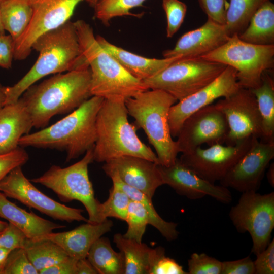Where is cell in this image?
Segmentation results:
<instances>
[{"label": "cell", "mask_w": 274, "mask_h": 274, "mask_svg": "<svg viewBox=\"0 0 274 274\" xmlns=\"http://www.w3.org/2000/svg\"><path fill=\"white\" fill-rule=\"evenodd\" d=\"M106 174L111 179L113 184L121 189L131 200L138 201L143 205L148 214L149 224L158 230L166 240L172 241L178 238L179 233L177 230V224L162 219L155 209L152 198L123 183L115 173L107 172Z\"/></svg>", "instance_id": "484cf974"}, {"label": "cell", "mask_w": 274, "mask_h": 274, "mask_svg": "<svg viewBox=\"0 0 274 274\" xmlns=\"http://www.w3.org/2000/svg\"><path fill=\"white\" fill-rule=\"evenodd\" d=\"M28 159V153L20 146L9 153L0 154V182L12 169L25 164Z\"/></svg>", "instance_id": "ab89813d"}, {"label": "cell", "mask_w": 274, "mask_h": 274, "mask_svg": "<svg viewBox=\"0 0 274 274\" xmlns=\"http://www.w3.org/2000/svg\"><path fill=\"white\" fill-rule=\"evenodd\" d=\"M254 261L249 256L243 258L222 262L221 274H254Z\"/></svg>", "instance_id": "ee69618b"}, {"label": "cell", "mask_w": 274, "mask_h": 274, "mask_svg": "<svg viewBox=\"0 0 274 274\" xmlns=\"http://www.w3.org/2000/svg\"><path fill=\"white\" fill-rule=\"evenodd\" d=\"M229 131L224 115L214 105L194 113L182 124L176 141L179 152L185 153L206 144L225 143Z\"/></svg>", "instance_id": "9a60e30c"}, {"label": "cell", "mask_w": 274, "mask_h": 274, "mask_svg": "<svg viewBox=\"0 0 274 274\" xmlns=\"http://www.w3.org/2000/svg\"><path fill=\"white\" fill-rule=\"evenodd\" d=\"M177 100L159 89H148L125 100L128 115L146 133L153 146L159 164L165 166L173 164L179 153L173 139L169 123V111Z\"/></svg>", "instance_id": "8992f818"}, {"label": "cell", "mask_w": 274, "mask_h": 274, "mask_svg": "<svg viewBox=\"0 0 274 274\" xmlns=\"http://www.w3.org/2000/svg\"><path fill=\"white\" fill-rule=\"evenodd\" d=\"M92 96L89 67L59 73L30 86L20 97L33 127L43 128L55 115L71 113Z\"/></svg>", "instance_id": "6da1fadb"}, {"label": "cell", "mask_w": 274, "mask_h": 274, "mask_svg": "<svg viewBox=\"0 0 274 274\" xmlns=\"http://www.w3.org/2000/svg\"><path fill=\"white\" fill-rule=\"evenodd\" d=\"M93 148L87 151L76 163L63 168L53 165L30 181L51 189L63 202L80 201L88 213V222L98 223L104 221L99 214L100 202L95 197L88 175V166L94 161Z\"/></svg>", "instance_id": "52a82bcc"}, {"label": "cell", "mask_w": 274, "mask_h": 274, "mask_svg": "<svg viewBox=\"0 0 274 274\" xmlns=\"http://www.w3.org/2000/svg\"><path fill=\"white\" fill-rule=\"evenodd\" d=\"M0 191L49 217L68 223L88 222L83 210L67 207L50 198L37 189L24 175L22 166L12 169L1 182Z\"/></svg>", "instance_id": "8fae6325"}, {"label": "cell", "mask_w": 274, "mask_h": 274, "mask_svg": "<svg viewBox=\"0 0 274 274\" xmlns=\"http://www.w3.org/2000/svg\"><path fill=\"white\" fill-rule=\"evenodd\" d=\"M273 158L274 143L254 137L249 150L220 181L221 185L242 193L257 191Z\"/></svg>", "instance_id": "e0dca14e"}, {"label": "cell", "mask_w": 274, "mask_h": 274, "mask_svg": "<svg viewBox=\"0 0 274 274\" xmlns=\"http://www.w3.org/2000/svg\"><path fill=\"white\" fill-rule=\"evenodd\" d=\"M33 127L30 115L22 99L5 105L0 110V154L9 153Z\"/></svg>", "instance_id": "7402d4cb"}, {"label": "cell", "mask_w": 274, "mask_h": 274, "mask_svg": "<svg viewBox=\"0 0 274 274\" xmlns=\"http://www.w3.org/2000/svg\"><path fill=\"white\" fill-rule=\"evenodd\" d=\"M162 6L167 19L166 36L172 38L183 24L187 7L179 0H162Z\"/></svg>", "instance_id": "8d00e7d4"}, {"label": "cell", "mask_w": 274, "mask_h": 274, "mask_svg": "<svg viewBox=\"0 0 274 274\" xmlns=\"http://www.w3.org/2000/svg\"><path fill=\"white\" fill-rule=\"evenodd\" d=\"M86 258L98 274L125 273L123 253L115 251L106 237L101 236L93 244Z\"/></svg>", "instance_id": "83f0119b"}, {"label": "cell", "mask_w": 274, "mask_h": 274, "mask_svg": "<svg viewBox=\"0 0 274 274\" xmlns=\"http://www.w3.org/2000/svg\"><path fill=\"white\" fill-rule=\"evenodd\" d=\"M158 164L145 158L123 156L105 162L102 169L105 173H115L123 183L152 199L156 189L164 185Z\"/></svg>", "instance_id": "d6986e66"}, {"label": "cell", "mask_w": 274, "mask_h": 274, "mask_svg": "<svg viewBox=\"0 0 274 274\" xmlns=\"http://www.w3.org/2000/svg\"><path fill=\"white\" fill-rule=\"evenodd\" d=\"M254 261L256 274L274 273V239L262 251L258 254Z\"/></svg>", "instance_id": "7bdbcfd3"}, {"label": "cell", "mask_w": 274, "mask_h": 274, "mask_svg": "<svg viewBox=\"0 0 274 274\" xmlns=\"http://www.w3.org/2000/svg\"><path fill=\"white\" fill-rule=\"evenodd\" d=\"M158 169L164 184L175 192L189 199L196 200L209 196L223 203L228 204L232 200L231 193L228 188L216 185L198 176L179 158L175 163L165 166L158 164Z\"/></svg>", "instance_id": "ac0fdd59"}, {"label": "cell", "mask_w": 274, "mask_h": 274, "mask_svg": "<svg viewBox=\"0 0 274 274\" xmlns=\"http://www.w3.org/2000/svg\"><path fill=\"white\" fill-rule=\"evenodd\" d=\"M113 226V222L108 219L98 223L87 222L73 230L52 232L32 240H51L60 246L69 256L80 259L87 257L93 244L110 231Z\"/></svg>", "instance_id": "44dd1931"}, {"label": "cell", "mask_w": 274, "mask_h": 274, "mask_svg": "<svg viewBox=\"0 0 274 274\" xmlns=\"http://www.w3.org/2000/svg\"><path fill=\"white\" fill-rule=\"evenodd\" d=\"M5 30H4L3 26L2 25L1 19H0V32H4Z\"/></svg>", "instance_id": "db71d44e"}, {"label": "cell", "mask_w": 274, "mask_h": 274, "mask_svg": "<svg viewBox=\"0 0 274 274\" xmlns=\"http://www.w3.org/2000/svg\"><path fill=\"white\" fill-rule=\"evenodd\" d=\"M214 106L224 115L228 125L226 145H234L250 136L262 140V119L256 98L250 89L241 87Z\"/></svg>", "instance_id": "4fadbf2b"}, {"label": "cell", "mask_w": 274, "mask_h": 274, "mask_svg": "<svg viewBox=\"0 0 274 274\" xmlns=\"http://www.w3.org/2000/svg\"><path fill=\"white\" fill-rule=\"evenodd\" d=\"M0 217L20 230L27 238L33 239L63 228L65 226L43 218L27 212L10 201L0 191Z\"/></svg>", "instance_id": "cb8c5ba5"}, {"label": "cell", "mask_w": 274, "mask_h": 274, "mask_svg": "<svg viewBox=\"0 0 274 274\" xmlns=\"http://www.w3.org/2000/svg\"><path fill=\"white\" fill-rule=\"evenodd\" d=\"M225 24L207 19L200 27L183 34L172 49L164 50V58L200 57L221 46L230 38Z\"/></svg>", "instance_id": "ffe728a7"}, {"label": "cell", "mask_w": 274, "mask_h": 274, "mask_svg": "<svg viewBox=\"0 0 274 274\" xmlns=\"http://www.w3.org/2000/svg\"><path fill=\"white\" fill-rule=\"evenodd\" d=\"M241 87L236 78V71L227 66L221 74L210 83L172 106L168 114L172 136H177L185 120L194 113L211 105L219 98L232 95Z\"/></svg>", "instance_id": "2e32d148"}, {"label": "cell", "mask_w": 274, "mask_h": 274, "mask_svg": "<svg viewBox=\"0 0 274 274\" xmlns=\"http://www.w3.org/2000/svg\"><path fill=\"white\" fill-rule=\"evenodd\" d=\"M268 170L266 174L268 183L272 187H274V163H271L268 165Z\"/></svg>", "instance_id": "681fc988"}, {"label": "cell", "mask_w": 274, "mask_h": 274, "mask_svg": "<svg viewBox=\"0 0 274 274\" xmlns=\"http://www.w3.org/2000/svg\"><path fill=\"white\" fill-rule=\"evenodd\" d=\"M128 115L125 100H104L96 117L94 161L106 162L119 157L132 156L159 164L156 153L139 138L135 127L128 121Z\"/></svg>", "instance_id": "5b68a950"}, {"label": "cell", "mask_w": 274, "mask_h": 274, "mask_svg": "<svg viewBox=\"0 0 274 274\" xmlns=\"http://www.w3.org/2000/svg\"><path fill=\"white\" fill-rule=\"evenodd\" d=\"M146 0H99L94 8V16L105 25L117 17L135 16L130 10L142 6Z\"/></svg>", "instance_id": "d6a6232c"}, {"label": "cell", "mask_w": 274, "mask_h": 274, "mask_svg": "<svg viewBox=\"0 0 274 274\" xmlns=\"http://www.w3.org/2000/svg\"><path fill=\"white\" fill-rule=\"evenodd\" d=\"M83 1L85 0H28L32 17L24 32L15 42L14 59L26 58L37 38L70 20L76 7Z\"/></svg>", "instance_id": "7c38bea8"}, {"label": "cell", "mask_w": 274, "mask_h": 274, "mask_svg": "<svg viewBox=\"0 0 274 274\" xmlns=\"http://www.w3.org/2000/svg\"><path fill=\"white\" fill-rule=\"evenodd\" d=\"M23 248L39 272L63 260L69 256L58 244L49 239H26Z\"/></svg>", "instance_id": "4dcf8cb0"}, {"label": "cell", "mask_w": 274, "mask_h": 274, "mask_svg": "<svg viewBox=\"0 0 274 274\" xmlns=\"http://www.w3.org/2000/svg\"><path fill=\"white\" fill-rule=\"evenodd\" d=\"M125 221L128 228L123 236L126 238L141 243L149 224L148 214L140 202L131 200L128 206Z\"/></svg>", "instance_id": "e575fe53"}, {"label": "cell", "mask_w": 274, "mask_h": 274, "mask_svg": "<svg viewBox=\"0 0 274 274\" xmlns=\"http://www.w3.org/2000/svg\"><path fill=\"white\" fill-rule=\"evenodd\" d=\"M11 251L0 248V274H3L8 256Z\"/></svg>", "instance_id": "c3c4849f"}, {"label": "cell", "mask_w": 274, "mask_h": 274, "mask_svg": "<svg viewBox=\"0 0 274 274\" xmlns=\"http://www.w3.org/2000/svg\"><path fill=\"white\" fill-rule=\"evenodd\" d=\"M130 200L125 192L113 184L108 198L100 203L99 214L102 221L109 217L125 221Z\"/></svg>", "instance_id": "836d02e7"}, {"label": "cell", "mask_w": 274, "mask_h": 274, "mask_svg": "<svg viewBox=\"0 0 274 274\" xmlns=\"http://www.w3.org/2000/svg\"><path fill=\"white\" fill-rule=\"evenodd\" d=\"M3 274H39L24 248L12 250L7 258Z\"/></svg>", "instance_id": "74e56055"}, {"label": "cell", "mask_w": 274, "mask_h": 274, "mask_svg": "<svg viewBox=\"0 0 274 274\" xmlns=\"http://www.w3.org/2000/svg\"><path fill=\"white\" fill-rule=\"evenodd\" d=\"M96 39L99 45L129 73L142 81L154 76L173 62L182 58H147L119 47L99 35L96 37Z\"/></svg>", "instance_id": "603a6c76"}, {"label": "cell", "mask_w": 274, "mask_h": 274, "mask_svg": "<svg viewBox=\"0 0 274 274\" xmlns=\"http://www.w3.org/2000/svg\"><path fill=\"white\" fill-rule=\"evenodd\" d=\"M269 0H229L225 26L230 37L239 35L247 27L256 11Z\"/></svg>", "instance_id": "1f68e13d"}, {"label": "cell", "mask_w": 274, "mask_h": 274, "mask_svg": "<svg viewBox=\"0 0 274 274\" xmlns=\"http://www.w3.org/2000/svg\"><path fill=\"white\" fill-rule=\"evenodd\" d=\"M90 6L94 8L99 0H85Z\"/></svg>", "instance_id": "f5cc1de1"}, {"label": "cell", "mask_w": 274, "mask_h": 274, "mask_svg": "<svg viewBox=\"0 0 274 274\" xmlns=\"http://www.w3.org/2000/svg\"><path fill=\"white\" fill-rule=\"evenodd\" d=\"M266 72L262 75L261 84L250 90L256 98L262 119L263 138L261 141L274 143V81Z\"/></svg>", "instance_id": "f546056e"}, {"label": "cell", "mask_w": 274, "mask_h": 274, "mask_svg": "<svg viewBox=\"0 0 274 274\" xmlns=\"http://www.w3.org/2000/svg\"><path fill=\"white\" fill-rule=\"evenodd\" d=\"M28 0H0V19L14 41L24 32L32 17Z\"/></svg>", "instance_id": "4316f807"}, {"label": "cell", "mask_w": 274, "mask_h": 274, "mask_svg": "<svg viewBox=\"0 0 274 274\" xmlns=\"http://www.w3.org/2000/svg\"><path fill=\"white\" fill-rule=\"evenodd\" d=\"M104 100L92 96L54 124L22 136L19 146L64 151L66 162L77 158L94 146L96 117Z\"/></svg>", "instance_id": "3957f363"}, {"label": "cell", "mask_w": 274, "mask_h": 274, "mask_svg": "<svg viewBox=\"0 0 274 274\" xmlns=\"http://www.w3.org/2000/svg\"><path fill=\"white\" fill-rule=\"evenodd\" d=\"M113 241L119 251L123 253L125 261V274H149L151 248L142 242L115 234Z\"/></svg>", "instance_id": "f1b7e54d"}, {"label": "cell", "mask_w": 274, "mask_h": 274, "mask_svg": "<svg viewBox=\"0 0 274 274\" xmlns=\"http://www.w3.org/2000/svg\"><path fill=\"white\" fill-rule=\"evenodd\" d=\"M5 87L0 85V110L5 106Z\"/></svg>", "instance_id": "f907efd6"}, {"label": "cell", "mask_w": 274, "mask_h": 274, "mask_svg": "<svg viewBox=\"0 0 274 274\" xmlns=\"http://www.w3.org/2000/svg\"><path fill=\"white\" fill-rule=\"evenodd\" d=\"M74 24L82 55L90 70L92 96L125 100L149 89L99 45L89 24L79 20Z\"/></svg>", "instance_id": "277c9868"}, {"label": "cell", "mask_w": 274, "mask_h": 274, "mask_svg": "<svg viewBox=\"0 0 274 274\" xmlns=\"http://www.w3.org/2000/svg\"><path fill=\"white\" fill-rule=\"evenodd\" d=\"M226 66L200 57H182L143 82L149 89L164 91L179 101L210 83Z\"/></svg>", "instance_id": "9c48e42d"}, {"label": "cell", "mask_w": 274, "mask_h": 274, "mask_svg": "<svg viewBox=\"0 0 274 274\" xmlns=\"http://www.w3.org/2000/svg\"><path fill=\"white\" fill-rule=\"evenodd\" d=\"M207 18L220 24H225L228 0H197Z\"/></svg>", "instance_id": "60d3db41"}, {"label": "cell", "mask_w": 274, "mask_h": 274, "mask_svg": "<svg viewBox=\"0 0 274 274\" xmlns=\"http://www.w3.org/2000/svg\"><path fill=\"white\" fill-rule=\"evenodd\" d=\"M15 41L10 35L0 32V67L9 69L14 59Z\"/></svg>", "instance_id": "f6af8a7d"}, {"label": "cell", "mask_w": 274, "mask_h": 274, "mask_svg": "<svg viewBox=\"0 0 274 274\" xmlns=\"http://www.w3.org/2000/svg\"><path fill=\"white\" fill-rule=\"evenodd\" d=\"M188 273L221 274L222 262L206 253H192L188 260Z\"/></svg>", "instance_id": "f35d334b"}, {"label": "cell", "mask_w": 274, "mask_h": 274, "mask_svg": "<svg viewBox=\"0 0 274 274\" xmlns=\"http://www.w3.org/2000/svg\"><path fill=\"white\" fill-rule=\"evenodd\" d=\"M253 138L243 139L234 145L217 144L207 148L199 147L182 153L179 159L198 176L215 184L221 181L246 153Z\"/></svg>", "instance_id": "5bb4252c"}, {"label": "cell", "mask_w": 274, "mask_h": 274, "mask_svg": "<svg viewBox=\"0 0 274 274\" xmlns=\"http://www.w3.org/2000/svg\"><path fill=\"white\" fill-rule=\"evenodd\" d=\"M32 49L38 57L29 71L16 84L5 87V105L16 102L30 86L50 75L87 66L82 55L74 22L70 20L40 36Z\"/></svg>", "instance_id": "7a4b0ae2"}, {"label": "cell", "mask_w": 274, "mask_h": 274, "mask_svg": "<svg viewBox=\"0 0 274 274\" xmlns=\"http://www.w3.org/2000/svg\"><path fill=\"white\" fill-rule=\"evenodd\" d=\"M8 225V223L0 220V234L6 229Z\"/></svg>", "instance_id": "816d5d0a"}, {"label": "cell", "mask_w": 274, "mask_h": 274, "mask_svg": "<svg viewBox=\"0 0 274 274\" xmlns=\"http://www.w3.org/2000/svg\"><path fill=\"white\" fill-rule=\"evenodd\" d=\"M25 235L18 228L8 223V226L0 234V248L12 251L24 247Z\"/></svg>", "instance_id": "b9f144b4"}, {"label": "cell", "mask_w": 274, "mask_h": 274, "mask_svg": "<svg viewBox=\"0 0 274 274\" xmlns=\"http://www.w3.org/2000/svg\"><path fill=\"white\" fill-rule=\"evenodd\" d=\"M229 216L238 232L249 233L252 241L251 252L257 255L271 241L274 228V192H243Z\"/></svg>", "instance_id": "30bf717a"}, {"label": "cell", "mask_w": 274, "mask_h": 274, "mask_svg": "<svg viewBox=\"0 0 274 274\" xmlns=\"http://www.w3.org/2000/svg\"><path fill=\"white\" fill-rule=\"evenodd\" d=\"M78 260L68 256L60 262L40 271L39 274H76Z\"/></svg>", "instance_id": "bcb514c9"}, {"label": "cell", "mask_w": 274, "mask_h": 274, "mask_svg": "<svg viewBox=\"0 0 274 274\" xmlns=\"http://www.w3.org/2000/svg\"><path fill=\"white\" fill-rule=\"evenodd\" d=\"M149 274H187L174 259L165 255L162 247L151 248Z\"/></svg>", "instance_id": "d590c367"}, {"label": "cell", "mask_w": 274, "mask_h": 274, "mask_svg": "<svg viewBox=\"0 0 274 274\" xmlns=\"http://www.w3.org/2000/svg\"><path fill=\"white\" fill-rule=\"evenodd\" d=\"M200 57L233 68L240 86L252 89L261 84L263 73L273 67L274 45L247 43L234 35L222 45Z\"/></svg>", "instance_id": "ba28073f"}, {"label": "cell", "mask_w": 274, "mask_h": 274, "mask_svg": "<svg viewBox=\"0 0 274 274\" xmlns=\"http://www.w3.org/2000/svg\"><path fill=\"white\" fill-rule=\"evenodd\" d=\"M76 274H98L87 258L78 259L76 264Z\"/></svg>", "instance_id": "7dc6e473"}, {"label": "cell", "mask_w": 274, "mask_h": 274, "mask_svg": "<svg viewBox=\"0 0 274 274\" xmlns=\"http://www.w3.org/2000/svg\"><path fill=\"white\" fill-rule=\"evenodd\" d=\"M238 37L251 44L274 45V4L271 0L264 3L256 11Z\"/></svg>", "instance_id": "d4e9b609"}]
</instances>
